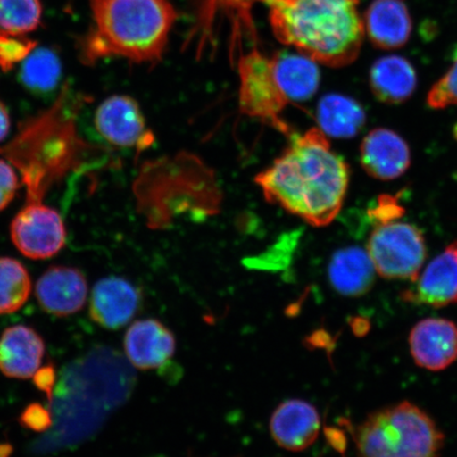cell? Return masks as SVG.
<instances>
[{"instance_id": "6da1fadb", "label": "cell", "mask_w": 457, "mask_h": 457, "mask_svg": "<svg viewBox=\"0 0 457 457\" xmlns=\"http://www.w3.org/2000/svg\"><path fill=\"white\" fill-rule=\"evenodd\" d=\"M268 203L313 227L338 216L350 184V168L318 128L291 138L270 168L255 177Z\"/></svg>"}, {"instance_id": "7a4b0ae2", "label": "cell", "mask_w": 457, "mask_h": 457, "mask_svg": "<svg viewBox=\"0 0 457 457\" xmlns=\"http://www.w3.org/2000/svg\"><path fill=\"white\" fill-rule=\"evenodd\" d=\"M129 373L116 353L96 347L67 367L50 404L54 424L37 450L70 447L98 430L129 391Z\"/></svg>"}, {"instance_id": "3957f363", "label": "cell", "mask_w": 457, "mask_h": 457, "mask_svg": "<svg viewBox=\"0 0 457 457\" xmlns=\"http://www.w3.org/2000/svg\"><path fill=\"white\" fill-rule=\"evenodd\" d=\"M279 42L328 67L351 65L365 36L359 0H264Z\"/></svg>"}, {"instance_id": "277c9868", "label": "cell", "mask_w": 457, "mask_h": 457, "mask_svg": "<svg viewBox=\"0 0 457 457\" xmlns=\"http://www.w3.org/2000/svg\"><path fill=\"white\" fill-rule=\"evenodd\" d=\"M66 87L53 106L29 121L0 155L20 171L26 204L44 203L46 194L71 170L81 167L94 148L78 135L74 105Z\"/></svg>"}, {"instance_id": "5b68a950", "label": "cell", "mask_w": 457, "mask_h": 457, "mask_svg": "<svg viewBox=\"0 0 457 457\" xmlns=\"http://www.w3.org/2000/svg\"><path fill=\"white\" fill-rule=\"evenodd\" d=\"M90 8L94 27L79 43L86 65L111 56L159 62L179 17L169 0H90Z\"/></svg>"}, {"instance_id": "8992f818", "label": "cell", "mask_w": 457, "mask_h": 457, "mask_svg": "<svg viewBox=\"0 0 457 457\" xmlns=\"http://www.w3.org/2000/svg\"><path fill=\"white\" fill-rule=\"evenodd\" d=\"M353 438L358 457H437L445 443L436 422L409 402L376 411Z\"/></svg>"}, {"instance_id": "52a82bcc", "label": "cell", "mask_w": 457, "mask_h": 457, "mask_svg": "<svg viewBox=\"0 0 457 457\" xmlns=\"http://www.w3.org/2000/svg\"><path fill=\"white\" fill-rule=\"evenodd\" d=\"M367 253L381 278L414 282L426 261V239L420 228L409 222H388L376 226L371 232Z\"/></svg>"}, {"instance_id": "ba28073f", "label": "cell", "mask_w": 457, "mask_h": 457, "mask_svg": "<svg viewBox=\"0 0 457 457\" xmlns=\"http://www.w3.org/2000/svg\"><path fill=\"white\" fill-rule=\"evenodd\" d=\"M239 107L249 117L261 119L284 134H290L281 113L289 101L286 99L274 76L271 57L268 59L253 50L242 57L238 64Z\"/></svg>"}, {"instance_id": "9c48e42d", "label": "cell", "mask_w": 457, "mask_h": 457, "mask_svg": "<svg viewBox=\"0 0 457 457\" xmlns=\"http://www.w3.org/2000/svg\"><path fill=\"white\" fill-rule=\"evenodd\" d=\"M11 238L21 253L32 260L49 259L66 245L62 216L44 203H28L11 224Z\"/></svg>"}, {"instance_id": "30bf717a", "label": "cell", "mask_w": 457, "mask_h": 457, "mask_svg": "<svg viewBox=\"0 0 457 457\" xmlns=\"http://www.w3.org/2000/svg\"><path fill=\"white\" fill-rule=\"evenodd\" d=\"M95 127L102 138L114 146L140 152L153 145L154 135L146 127L138 102L129 96L114 95L103 101L96 108Z\"/></svg>"}, {"instance_id": "8fae6325", "label": "cell", "mask_w": 457, "mask_h": 457, "mask_svg": "<svg viewBox=\"0 0 457 457\" xmlns=\"http://www.w3.org/2000/svg\"><path fill=\"white\" fill-rule=\"evenodd\" d=\"M411 355L419 367L444 370L457 359V325L443 318H428L414 325L409 336Z\"/></svg>"}, {"instance_id": "7c38bea8", "label": "cell", "mask_w": 457, "mask_h": 457, "mask_svg": "<svg viewBox=\"0 0 457 457\" xmlns=\"http://www.w3.org/2000/svg\"><path fill=\"white\" fill-rule=\"evenodd\" d=\"M402 298L416 305L443 308L457 303V241L434 257Z\"/></svg>"}, {"instance_id": "4fadbf2b", "label": "cell", "mask_w": 457, "mask_h": 457, "mask_svg": "<svg viewBox=\"0 0 457 457\" xmlns=\"http://www.w3.org/2000/svg\"><path fill=\"white\" fill-rule=\"evenodd\" d=\"M141 303V291L128 279L105 278L95 285L90 296L89 313L101 328L116 330L136 316Z\"/></svg>"}, {"instance_id": "5bb4252c", "label": "cell", "mask_w": 457, "mask_h": 457, "mask_svg": "<svg viewBox=\"0 0 457 457\" xmlns=\"http://www.w3.org/2000/svg\"><path fill=\"white\" fill-rule=\"evenodd\" d=\"M36 295L46 312L56 317L71 316L81 311L87 300V279L77 268L50 267L38 278Z\"/></svg>"}, {"instance_id": "9a60e30c", "label": "cell", "mask_w": 457, "mask_h": 457, "mask_svg": "<svg viewBox=\"0 0 457 457\" xmlns=\"http://www.w3.org/2000/svg\"><path fill=\"white\" fill-rule=\"evenodd\" d=\"M321 419L312 403L302 399H289L274 410L270 420L271 436L279 447L301 453L317 441Z\"/></svg>"}, {"instance_id": "2e32d148", "label": "cell", "mask_w": 457, "mask_h": 457, "mask_svg": "<svg viewBox=\"0 0 457 457\" xmlns=\"http://www.w3.org/2000/svg\"><path fill=\"white\" fill-rule=\"evenodd\" d=\"M360 162L363 170L373 179L394 180L410 168L411 151L408 143L395 131L375 129L362 140Z\"/></svg>"}, {"instance_id": "e0dca14e", "label": "cell", "mask_w": 457, "mask_h": 457, "mask_svg": "<svg viewBox=\"0 0 457 457\" xmlns=\"http://www.w3.org/2000/svg\"><path fill=\"white\" fill-rule=\"evenodd\" d=\"M173 331L156 319L139 320L125 334L124 350L135 368L147 370L162 368L174 357Z\"/></svg>"}, {"instance_id": "ac0fdd59", "label": "cell", "mask_w": 457, "mask_h": 457, "mask_svg": "<svg viewBox=\"0 0 457 457\" xmlns=\"http://www.w3.org/2000/svg\"><path fill=\"white\" fill-rule=\"evenodd\" d=\"M364 32L376 48L403 47L412 36L413 21L405 0H373L363 14Z\"/></svg>"}, {"instance_id": "d6986e66", "label": "cell", "mask_w": 457, "mask_h": 457, "mask_svg": "<svg viewBox=\"0 0 457 457\" xmlns=\"http://www.w3.org/2000/svg\"><path fill=\"white\" fill-rule=\"evenodd\" d=\"M45 343L37 330L15 325L0 337V371L9 378L29 379L41 368Z\"/></svg>"}, {"instance_id": "ffe728a7", "label": "cell", "mask_w": 457, "mask_h": 457, "mask_svg": "<svg viewBox=\"0 0 457 457\" xmlns=\"http://www.w3.org/2000/svg\"><path fill=\"white\" fill-rule=\"evenodd\" d=\"M370 86L377 100L390 105L402 104L416 89L415 68L403 56H382L370 68Z\"/></svg>"}, {"instance_id": "44dd1931", "label": "cell", "mask_w": 457, "mask_h": 457, "mask_svg": "<svg viewBox=\"0 0 457 457\" xmlns=\"http://www.w3.org/2000/svg\"><path fill=\"white\" fill-rule=\"evenodd\" d=\"M376 270L367 250L359 247L343 248L331 256L328 278L337 293L358 298L373 287Z\"/></svg>"}, {"instance_id": "7402d4cb", "label": "cell", "mask_w": 457, "mask_h": 457, "mask_svg": "<svg viewBox=\"0 0 457 457\" xmlns=\"http://www.w3.org/2000/svg\"><path fill=\"white\" fill-rule=\"evenodd\" d=\"M271 61L279 88L289 102H304L317 93L321 82L317 62L300 53L277 54Z\"/></svg>"}, {"instance_id": "603a6c76", "label": "cell", "mask_w": 457, "mask_h": 457, "mask_svg": "<svg viewBox=\"0 0 457 457\" xmlns=\"http://www.w3.org/2000/svg\"><path fill=\"white\" fill-rule=\"evenodd\" d=\"M320 129L334 138H353L362 130L367 116L363 107L350 96H324L317 110Z\"/></svg>"}, {"instance_id": "cb8c5ba5", "label": "cell", "mask_w": 457, "mask_h": 457, "mask_svg": "<svg viewBox=\"0 0 457 457\" xmlns=\"http://www.w3.org/2000/svg\"><path fill=\"white\" fill-rule=\"evenodd\" d=\"M62 76L60 56L49 48H34L22 61L20 78L33 94H49L59 85Z\"/></svg>"}, {"instance_id": "d4e9b609", "label": "cell", "mask_w": 457, "mask_h": 457, "mask_svg": "<svg viewBox=\"0 0 457 457\" xmlns=\"http://www.w3.org/2000/svg\"><path fill=\"white\" fill-rule=\"evenodd\" d=\"M31 289V278L26 267L11 257H0V314L20 311Z\"/></svg>"}, {"instance_id": "484cf974", "label": "cell", "mask_w": 457, "mask_h": 457, "mask_svg": "<svg viewBox=\"0 0 457 457\" xmlns=\"http://www.w3.org/2000/svg\"><path fill=\"white\" fill-rule=\"evenodd\" d=\"M42 19L41 0H0V34L22 37L37 30Z\"/></svg>"}, {"instance_id": "4316f807", "label": "cell", "mask_w": 457, "mask_h": 457, "mask_svg": "<svg viewBox=\"0 0 457 457\" xmlns=\"http://www.w3.org/2000/svg\"><path fill=\"white\" fill-rule=\"evenodd\" d=\"M427 104L432 110L457 105V53L448 71L428 90Z\"/></svg>"}, {"instance_id": "83f0119b", "label": "cell", "mask_w": 457, "mask_h": 457, "mask_svg": "<svg viewBox=\"0 0 457 457\" xmlns=\"http://www.w3.org/2000/svg\"><path fill=\"white\" fill-rule=\"evenodd\" d=\"M21 425L28 430L38 433L48 432L54 424L51 409H46L41 403L29 404L20 416Z\"/></svg>"}, {"instance_id": "f1b7e54d", "label": "cell", "mask_w": 457, "mask_h": 457, "mask_svg": "<svg viewBox=\"0 0 457 457\" xmlns=\"http://www.w3.org/2000/svg\"><path fill=\"white\" fill-rule=\"evenodd\" d=\"M404 212L405 210L399 204L398 198L382 195L370 210V216L375 221L376 226H378L399 220Z\"/></svg>"}, {"instance_id": "f546056e", "label": "cell", "mask_w": 457, "mask_h": 457, "mask_svg": "<svg viewBox=\"0 0 457 457\" xmlns=\"http://www.w3.org/2000/svg\"><path fill=\"white\" fill-rule=\"evenodd\" d=\"M21 185L13 165L0 159V212L12 203Z\"/></svg>"}, {"instance_id": "4dcf8cb0", "label": "cell", "mask_w": 457, "mask_h": 457, "mask_svg": "<svg viewBox=\"0 0 457 457\" xmlns=\"http://www.w3.org/2000/svg\"><path fill=\"white\" fill-rule=\"evenodd\" d=\"M34 385L37 390L45 393L47 396L49 403L53 400L54 388L56 386V371L53 364L46 365L44 368H39L36 374L33 376Z\"/></svg>"}, {"instance_id": "1f68e13d", "label": "cell", "mask_w": 457, "mask_h": 457, "mask_svg": "<svg viewBox=\"0 0 457 457\" xmlns=\"http://www.w3.org/2000/svg\"><path fill=\"white\" fill-rule=\"evenodd\" d=\"M11 119L8 108L0 101V143L4 142L9 135Z\"/></svg>"}, {"instance_id": "d6a6232c", "label": "cell", "mask_w": 457, "mask_h": 457, "mask_svg": "<svg viewBox=\"0 0 457 457\" xmlns=\"http://www.w3.org/2000/svg\"><path fill=\"white\" fill-rule=\"evenodd\" d=\"M10 450L8 445H0V457H8Z\"/></svg>"}, {"instance_id": "836d02e7", "label": "cell", "mask_w": 457, "mask_h": 457, "mask_svg": "<svg viewBox=\"0 0 457 457\" xmlns=\"http://www.w3.org/2000/svg\"><path fill=\"white\" fill-rule=\"evenodd\" d=\"M5 37H8L3 36V34H0V43H2Z\"/></svg>"}, {"instance_id": "e575fe53", "label": "cell", "mask_w": 457, "mask_h": 457, "mask_svg": "<svg viewBox=\"0 0 457 457\" xmlns=\"http://www.w3.org/2000/svg\"><path fill=\"white\" fill-rule=\"evenodd\" d=\"M455 136H456V138H457V131H456V133H455Z\"/></svg>"}]
</instances>
